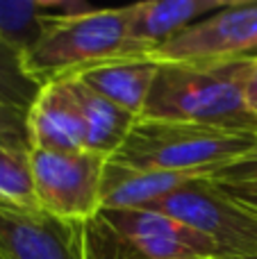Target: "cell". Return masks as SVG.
<instances>
[{
  "mask_svg": "<svg viewBox=\"0 0 257 259\" xmlns=\"http://www.w3.org/2000/svg\"><path fill=\"white\" fill-rule=\"evenodd\" d=\"M82 259H205L198 250L164 239H132L118 234L96 214L77 223Z\"/></svg>",
  "mask_w": 257,
  "mask_h": 259,
  "instance_id": "8fae6325",
  "label": "cell"
},
{
  "mask_svg": "<svg viewBox=\"0 0 257 259\" xmlns=\"http://www.w3.org/2000/svg\"><path fill=\"white\" fill-rule=\"evenodd\" d=\"M198 180L203 173H166V170H137L107 159L100 187V209H144Z\"/></svg>",
  "mask_w": 257,
  "mask_h": 259,
  "instance_id": "30bf717a",
  "label": "cell"
},
{
  "mask_svg": "<svg viewBox=\"0 0 257 259\" xmlns=\"http://www.w3.org/2000/svg\"><path fill=\"white\" fill-rule=\"evenodd\" d=\"M144 209L162 211L198 230L217 243L223 259L257 255V209L232 200L212 180L191 182Z\"/></svg>",
  "mask_w": 257,
  "mask_h": 259,
  "instance_id": "277c9868",
  "label": "cell"
},
{
  "mask_svg": "<svg viewBox=\"0 0 257 259\" xmlns=\"http://www.w3.org/2000/svg\"><path fill=\"white\" fill-rule=\"evenodd\" d=\"M41 89L44 84L30 75L23 55L0 39V105L30 112Z\"/></svg>",
  "mask_w": 257,
  "mask_h": 259,
  "instance_id": "e0dca14e",
  "label": "cell"
},
{
  "mask_svg": "<svg viewBox=\"0 0 257 259\" xmlns=\"http://www.w3.org/2000/svg\"><path fill=\"white\" fill-rule=\"evenodd\" d=\"M217 184V182H214ZM223 193L232 198V200L241 202L246 207L257 209V182H244V184H219Z\"/></svg>",
  "mask_w": 257,
  "mask_h": 259,
  "instance_id": "ffe728a7",
  "label": "cell"
},
{
  "mask_svg": "<svg viewBox=\"0 0 257 259\" xmlns=\"http://www.w3.org/2000/svg\"><path fill=\"white\" fill-rule=\"evenodd\" d=\"M212 182L217 184H244V182H257V148L250 155L223 166L221 170L212 175Z\"/></svg>",
  "mask_w": 257,
  "mask_h": 259,
  "instance_id": "d6986e66",
  "label": "cell"
},
{
  "mask_svg": "<svg viewBox=\"0 0 257 259\" xmlns=\"http://www.w3.org/2000/svg\"><path fill=\"white\" fill-rule=\"evenodd\" d=\"M255 148L257 132H226L189 123L139 118L109 161L137 170L203 173L212 180L217 170L250 155Z\"/></svg>",
  "mask_w": 257,
  "mask_h": 259,
  "instance_id": "7a4b0ae2",
  "label": "cell"
},
{
  "mask_svg": "<svg viewBox=\"0 0 257 259\" xmlns=\"http://www.w3.org/2000/svg\"><path fill=\"white\" fill-rule=\"evenodd\" d=\"M30 157L41 211L66 223H82L98 214L107 157L89 150H32Z\"/></svg>",
  "mask_w": 257,
  "mask_h": 259,
  "instance_id": "5b68a950",
  "label": "cell"
},
{
  "mask_svg": "<svg viewBox=\"0 0 257 259\" xmlns=\"http://www.w3.org/2000/svg\"><path fill=\"white\" fill-rule=\"evenodd\" d=\"M257 50V3H228L223 9L178 32L150 59L166 62H221L253 57Z\"/></svg>",
  "mask_w": 257,
  "mask_h": 259,
  "instance_id": "8992f818",
  "label": "cell"
},
{
  "mask_svg": "<svg viewBox=\"0 0 257 259\" xmlns=\"http://www.w3.org/2000/svg\"><path fill=\"white\" fill-rule=\"evenodd\" d=\"M244 259H257V255L255 257H244Z\"/></svg>",
  "mask_w": 257,
  "mask_h": 259,
  "instance_id": "7402d4cb",
  "label": "cell"
},
{
  "mask_svg": "<svg viewBox=\"0 0 257 259\" xmlns=\"http://www.w3.org/2000/svg\"><path fill=\"white\" fill-rule=\"evenodd\" d=\"M159 62L150 57L118 59V62L87 68L75 77L91 91L107 98L109 103L118 105L125 112H132L135 116H141Z\"/></svg>",
  "mask_w": 257,
  "mask_h": 259,
  "instance_id": "7c38bea8",
  "label": "cell"
},
{
  "mask_svg": "<svg viewBox=\"0 0 257 259\" xmlns=\"http://www.w3.org/2000/svg\"><path fill=\"white\" fill-rule=\"evenodd\" d=\"M0 146L32 150L30 130H27V112L0 105Z\"/></svg>",
  "mask_w": 257,
  "mask_h": 259,
  "instance_id": "ac0fdd59",
  "label": "cell"
},
{
  "mask_svg": "<svg viewBox=\"0 0 257 259\" xmlns=\"http://www.w3.org/2000/svg\"><path fill=\"white\" fill-rule=\"evenodd\" d=\"M226 0H148L127 5V46L132 59L150 57L178 32L226 7Z\"/></svg>",
  "mask_w": 257,
  "mask_h": 259,
  "instance_id": "9c48e42d",
  "label": "cell"
},
{
  "mask_svg": "<svg viewBox=\"0 0 257 259\" xmlns=\"http://www.w3.org/2000/svg\"><path fill=\"white\" fill-rule=\"evenodd\" d=\"M0 259H82L77 223L0 207Z\"/></svg>",
  "mask_w": 257,
  "mask_h": 259,
  "instance_id": "52a82bcc",
  "label": "cell"
},
{
  "mask_svg": "<svg viewBox=\"0 0 257 259\" xmlns=\"http://www.w3.org/2000/svg\"><path fill=\"white\" fill-rule=\"evenodd\" d=\"M127 21V7L96 9L87 16L59 21L30 53L23 55L25 68L41 84H48L100 64L132 59Z\"/></svg>",
  "mask_w": 257,
  "mask_h": 259,
  "instance_id": "3957f363",
  "label": "cell"
},
{
  "mask_svg": "<svg viewBox=\"0 0 257 259\" xmlns=\"http://www.w3.org/2000/svg\"><path fill=\"white\" fill-rule=\"evenodd\" d=\"M57 23L46 0H0V39L21 55L30 53Z\"/></svg>",
  "mask_w": 257,
  "mask_h": 259,
  "instance_id": "9a60e30c",
  "label": "cell"
},
{
  "mask_svg": "<svg viewBox=\"0 0 257 259\" xmlns=\"http://www.w3.org/2000/svg\"><path fill=\"white\" fill-rule=\"evenodd\" d=\"M253 57L159 64L139 118L257 132V118L246 103V77Z\"/></svg>",
  "mask_w": 257,
  "mask_h": 259,
  "instance_id": "6da1fadb",
  "label": "cell"
},
{
  "mask_svg": "<svg viewBox=\"0 0 257 259\" xmlns=\"http://www.w3.org/2000/svg\"><path fill=\"white\" fill-rule=\"evenodd\" d=\"M103 221L114 228L123 237L132 239H164V241H178L198 250L205 259H223L219 246L200 234L198 230L176 221L173 216L153 209H100Z\"/></svg>",
  "mask_w": 257,
  "mask_h": 259,
  "instance_id": "5bb4252c",
  "label": "cell"
},
{
  "mask_svg": "<svg viewBox=\"0 0 257 259\" xmlns=\"http://www.w3.org/2000/svg\"><path fill=\"white\" fill-rule=\"evenodd\" d=\"M68 77H71L73 94L77 98L82 121H84V150L109 159L123 146V141L137 125L139 116L98 96L87 84H82L75 75Z\"/></svg>",
  "mask_w": 257,
  "mask_h": 259,
  "instance_id": "4fadbf2b",
  "label": "cell"
},
{
  "mask_svg": "<svg viewBox=\"0 0 257 259\" xmlns=\"http://www.w3.org/2000/svg\"><path fill=\"white\" fill-rule=\"evenodd\" d=\"M246 103H248V109L253 112V116L257 118V55L250 62L248 77H246Z\"/></svg>",
  "mask_w": 257,
  "mask_h": 259,
  "instance_id": "44dd1931",
  "label": "cell"
},
{
  "mask_svg": "<svg viewBox=\"0 0 257 259\" xmlns=\"http://www.w3.org/2000/svg\"><path fill=\"white\" fill-rule=\"evenodd\" d=\"M27 130L32 150H84V121L73 94L71 77H59L44 84L36 103L27 112Z\"/></svg>",
  "mask_w": 257,
  "mask_h": 259,
  "instance_id": "ba28073f",
  "label": "cell"
},
{
  "mask_svg": "<svg viewBox=\"0 0 257 259\" xmlns=\"http://www.w3.org/2000/svg\"><path fill=\"white\" fill-rule=\"evenodd\" d=\"M32 150L0 146V207L41 211L32 173Z\"/></svg>",
  "mask_w": 257,
  "mask_h": 259,
  "instance_id": "2e32d148",
  "label": "cell"
}]
</instances>
